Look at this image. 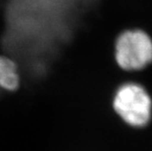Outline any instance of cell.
<instances>
[{"instance_id":"1","label":"cell","mask_w":152,"mask_h":151,"mask_svg":"<svg viewBox=\"0 0 152 151\" xmlns=\"http://www.w3.org/2000/svg\"><path fill=\"white\" fill-rule=\"evenodd\" d=\"M98 0H5L2 48L28 72L44 74Z\"/></svg>"},{"instance_id":"2","label":"cell","mask_w":152,"mask_h":151,"mask_svg":"<svg viewBox=\"0 0 152 151\" xmlns=\"http://www.w3.org/2000/svg\"><path fill=\"white\" fill-rule=\"evenodd\" d=\"M113 107L126 124L140 128L147 125L151 118L152 100L142 85L127 82L116 90Z\"/></svg>"},{"instance_id":"3","label":"cell","mask_w":152,"mask_h":151,"mask_svg":"<svg viewBox=\"0 0 152 151\" xmlns=\"http://www.w3.org/2000/svg\"><path fill=\"white\" fill-rule=\"evenodd\" d=\"M115 60L122 70L134 72L152 63V38L141 30L121 33L115 42Z\"/></svg>"},{"instance_id":"4","label":"cell","mask_w":152,"mask_h":151,"mask_svg":"<svg viewBox=\"0 0 152 151\" xmlns=\"http://www.w3.org/2000/svg\"><path fill=\"white\" fill-rule=\"evenodd\" d=\"M21 77L19 65L9 55H0V88L8 91L19 88Z\"/></svg>"}]
</instances>
